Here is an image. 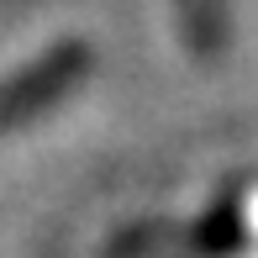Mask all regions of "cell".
<instances>
[{
  "instance_id": "2",
  "label": "cell",
  "mask_w": 258,
  "mask_h": 258,
  "mask_svg": "<svg viewBox=\"0 0 258 258\" xmlns=\"http://www.w3.org/2000/svg\"><path fill=\"white\" fill-rule=\"evenodd\" d=\"M174 11L195 58H216L227 48V0H174Z\"/></svg>"
},
{
  "instance_id": "1",
  "label": "cell",
  "mask_w": 258,
  "mask_h": 258,
  "mask_svg": "<svg viewBox=\"0 0 258 258\" xmlns=\"http://www.w3.org/2000/svg\"><path fill=\"white\" fill-rule=\"evenodd\" d=\"M85 69H90V48L85 42H58V48L42 53L37 63L16 69V74L0 85V132H6V126H21L37 111H48L63 90H74L79 79H85Z\"/></svg>"
}]
</instances>
